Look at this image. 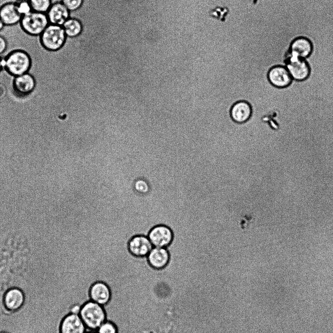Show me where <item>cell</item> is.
Segmentation results:
<instances>
[{"instance_id":"cell-1","label":"cell","mask_w":333,"mask_h":333,"mask_svg":"<svg viewBox=\"0 0 333 333\" xmlns=\"http://www.w3.org/2000/svg\"><path fill=\"white\" fill-rule=\"evenodd\" d=\"M79 315L87 330L90 331H96L107 320L104 307L90 300L82 305Z\"/></svg>"},{"instance_id":"cell-2","label":"cell","mask_w":333,"mask_h":333,"mask_svg":"<svg viewBox=\"0 0 333 333\" xmlns=\"http://www.w3.org/2000/svg\"><path fill=\"white\" fill-rule=\"evenodd\" d=\"M31 66L29 56L21 50L14 51L4 59V68L9 74L18 76L28 72Z\"/></svg>"},{"instance_id":"cell-3","label":"cell","mask_w":333,"mask_h":333,"mask_svg":"<svg viewBox=\"0 0 333 333\" xmlns=\"http://www.w3.org/2000/svg\"><path fill=\"white\" fill-rule=\"evenodd\" d=\"M20 23L22 28L31 35H41L50 24L46 13L31 11L22 16Z\"/></svg>"},{"instance_id":"cell-4","label":"cell","mask_w":333,"mask_h":333,"mask_svg":"<svg viewBox=\"0 0 333 333\" xmlns=\"http://www.w3.org/2000/svg\"><path fill=\"white\" fill-rule=\"evenodd\" d=\"M66 36L62 26L49 24L41 35L42 45L47 49L56 51L63 45Z\"/></svg>"},{"instance_id":"cell-5","label":"cell","mask_w":333,"mask_h":333,"mask_svg":"<svg viewBox=\"0 0 333 333\" xmlns=\"http://www.w3.org/2000/svg\"><path fill=\"white\" fill-rule=\"evenodd\" d=\"M286 67L292 79L302 81L307 79L310 74V68L305 59L289 53L286 61Z\"/></svg>"},{"instance_id":"cell-6","label":"cell","mask_w":333,"mask_h":333,"mask_svg":"<svg viewBox=\"0 0 333 333\" xmlns=\"http://www.w3.org/2000/svg\"><path fill=\"white\" fill-rule=\"evenodd\" d=\"M147 237L154 247L167 248L172 243L174 235L169 227L158 225L150 230Z\"/></svg>"},{"instance_id":"cell-7","label":"cell","mask_w":333,"mask_h":333,"mask_svg":"<svg viewBox=\"0 0 333 333\" xmlns=\"http://www.w3.org/2000/svg\"><path fill=\"white\" fill-rule=\"evenodd\" d=\"M88 295L90 300L104 306L110 302L112 291L107 283L102 280H97L90 286Z\"/></svg>"},{"instance_id":"cell-8","label":"cell","mask_w":333,"mask_h":333,"mask_svg":"<svg viewBox=\"0 0 333 333\" xmlns=\"http://www.w3.org/2000/svg\"><path fill=\"white\" fill-rule=\"evenodd\" d=\"M267 78L271 85L279 88L289 86L292 80L286 67L281 65L271 67L268 71Z\"/></svg>"},{"instance_id":"cell-9","label":"cell","mask_w":333,"mask_h":333,"mask_svg":"<svg viewBox=\"0 0 333 333\" xmlns=\"http://www.w3.org/2000/svg\"><path fill=\"white\" fill-rule=\"evenodd\" d=\"M87 329L79 314L68 313L62 319L60 333H85Z\"/></svg>"},{"instance_id":"cell-10","label":"cell","mask_w":333,"mask_h":333,"mask_svg":"<svg viewBox=\"0 0 333 333\" xmlns=\"http://www.w3.org/2000/svg\"><path fill=\"white\" fill-rule=\"evenodd\" d=\"M3 303L10 311H17L23 305L25 301L23 291L17 287L9 289L3 294Z\"/></svg>"},{"instance_id":"cell-11","label":"cell","mask_w":333,"mask_h":333,"mask_svg":"<svg viewBox=\"0 0 333 333\" xmlns=\"http://www.w3.org/2000/svg\"><path fill=\"white\" fill-rule=\"evenodd\" d=\"M149 265L154 269L162 270L167 266L170 260L166 248L153 247L147 255Z\"/></svg>"},{"instance_id":"cell-12","label":"cell","mask_w":333,"mask_h":333,"mask_svg":"<svg viewBox=\"0 0 333 333\" xmlns=\"http://www.w3.org/2000/svg\"><path fill=\"white\" fill-rule=\"evenodd\" d=\"M153 247L148 237L143 235L133 237L129 241L128 245L130 253L137 257L147 256Z\"/></svg>"},{"instance_id":"cell-13","label":"cell","mask_w":333,"mask_h":333,"mask_svg":"<svg viewBox=\"0 0 333 333\" xmlns=\"http://www.w3.org/2000/svg\"><path fill=\"white\" fill-rule=\"evenodd\" d=\"M13 82L14 91L17 95L21 97L29 94L35 86V79L29 73L16 76Z\"/></svg>"},{"instance_id":"cell-14","label":"cell","mask_w":333,"mask_h":333,"mask_svg":"<svg viewBox=\"0 0 333 333\" xmlns=\"http://www.w3.org/2000/svg\"><path fill=\"white\" fill-rule=\"evenodd\" d=\"M46 15L50 24L62 26L70 18V11L62 2L51 5Z\"/></svg>"},{"instance_id":"cell-15","label":"cell","mask_w":333,"mask_h":333,"mask_svg":"<svg viewBox=\"0 0 333 333\" xmlns=\"http://www.w3.org/2000/svg\"><path fill=\"white\" fill-rule=\"evenodd\" d=\"M312 51V45L311 41L305 37H299L291 42L290 54L305 59L311 55Z\"/></svg>"},{"instance_id":"cell-16","label":"cell","mask_w":333,"mask_h":333,"mask_svg":"<svg viewBox=\"0 0 333 333\" xmlns=\"http://www.w3.org/2000/svg\"><path fill=\"white\" fill-rule=\"evenodd\" d=\"M21 17L15 2L6 3L0 8V19L5 25L17 24L20 22Z\"/></svg>"},{"instance_id":"cell-17","label":"cell","mask_w":333,"mask_h":333,"mask_svg":"<svg viewBox=\"0 0 333 333\" xmlns=\"http://www.w3.org/2000/svg\"><path fill=\"white\" fill-rule=\"evenodd\" d=\"M251 112V107L248 103L245 101H239L232 106L230 115L235 122L243 123L250 119Z\"/></svg>"},{"instance_id":"cell-18","label":"cell","mask_w":333,"mask_h":333,"mask_svg":"<svg viewBox=\"0 0 333 333\" xmlns=\"http://www.w3.org/2000/svg\"><path fill=\"white\" fill-rule=\"evenodd\" d=\"M65 35L69 37L79 36L83 30L81 22L77 19L69 18L62 25Z\"/></svg>"},{"instance_id":"cell-19","label":"cell","mask_w":333,"mask_h":333,"mask_svg":"<svg viewBox=\"0 0 333 333\" xmlns=\"http://www.w3.org/2000/svg\"><path fill=\"white\" fill-rule=\"evenodd\" d=\"M32 11L46 13L52 5L51 0H28Z\"/></svg>"},{"instance_id":"cell-20","label":"cell","mask_w":333,"mask_h":333,"mask_svg":"<svg viewBox=\"0 0 333 333\" xmlns=\"http://www.w3.org/2000/svg\"><path fill=\"white\" fill-rule=\"evenodd\" d=\"M96 331L97 333H118V328L114 322L107 319Z\"/></svg>"},{"instance_id":"cell-21","label":"cell","mask_w":333,"mask_h":333,"mask_svg":"<svg viewBox=\"0 0 333 333\" xmlns=\"http://www.w3.org/2000/svg\"><path fill=\"white\" fill-rule=\"evenodd\" d=\"M135 190L140 194H146L150 190V186L148 182L145 179H138L134 184Z\"/></svg>"},{"instance_id":"cell-22","label":"cell","mask_w":333,"mask_h":333,"mask_svg":"<svg viewBox=\"0 0 333 333\" xmlns=\"http://www.w3.org/2000/svg\"><path fill=\"white\" fill-rule=\"evenodd\" d=\"M15 3L19 13L24 15L32 11L28 0H18Z\"/></svg>"},{"instance_id":"cell-23","label":"cell","mask_w":333,"mask_h":333,"mask_svg":"<svg viewBox=\"0 0 333 333\" xmlns=\"http://www.w3.org/2000/svg\"><path fill=\"white\" fill-rule=\"evenodd\" d=\"M62 2L70 12H72L82 6L83 0H62Z\"/></svg>"},{"instance_id":"cell-24","label":"cell","mask_w":333,"mask_h":333,"mask_svg":"<svg viewBox=\"0 0 333 333\" xmlns=\"http://www.w3.org/2000/svg\"><path fill=\"white\" fill-rule=\"evenodd\" d=\"M7 48V42L5 39L0 36V55L3 54Z\"/></svg>"},{"instance_id":"cell-25","label":"cell","mask_w":333,"mask_h":333,"mask_svg":"<svg viewBox=\"0 0 333 333\" xmlns=\"http://www.w3.org/2000/svg\"><path fill=\"white\" fill-rule=\"evenodd\" d=\"M4 60L0 57V72L4 67Z\"/></svg>"},{"instance_id":"cell-26","label":"cell","mask_w":333,"mask_h":333,"mask_svg":"<svg viewBox=\"0 0 333 333\" xmlns=\"http://www.w3.org/2000/svg\"><path fill=\"white\" fill-rule=\"evenodd\" d=\"M4 24L2 21L0 19V31L4 27Z\"/></svg>"},{"instance_id":"cell-27","label":"cell","mask_w":333,"mask_h":333,"mask_svg":"<svg viewBox=\"0 0 333 333\" xmlns=\"http://www.w3.org/2000/svg\"><path fill=\"white\" fill-rule=\"evenodd\" d=\"M4 93V89L2 86H0V96L3 95Z\"/></svg>"},{"instance_id":"cell-28","label":"cell","mask_w":333,"mask_h":333,"mask_svg":"<svg viewBox=\"0 0 333 333\" xmlns=\"http://www.w3.org/2000/svg\"><path fill=\"white\" fill-rule=\"evenodd\" d=\"M85 333H97V332L95 331L87 330Z\"/></svg>"},{"instance_id":"cell-29","label":"cell","mask_w":333,"mask_h":333,"mask_svg":"<svg viewBox=\"0 0 333 333\" xmlns=\"http://www.w3.org/2000/svg\"><path fill=\"white\" fill-rule=\"evenodd\" d=\"M0 333H7L6 332L2 331V332H0Z\"/></svg>"}]
</instances>
